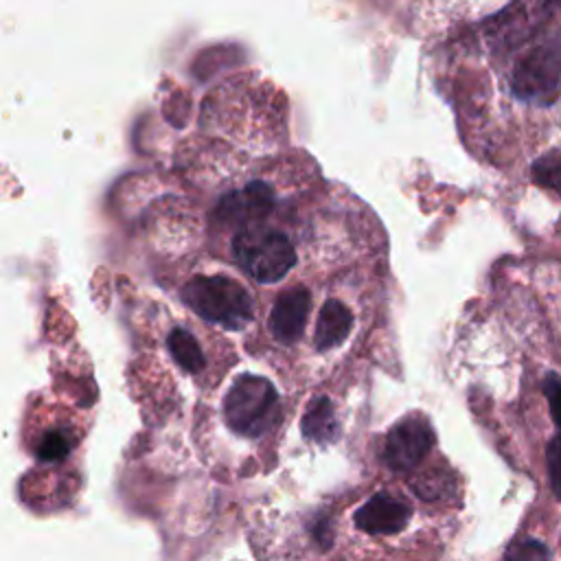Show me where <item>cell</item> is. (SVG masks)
Returning a JSON list of instances; mask_svg holds the SVG:
<instances>
[{"label": "cell", "mask_w": 561, "mask_h": 561, "mask_svg": "<svg viewBox=\"0 0 561 561\" xmlns=\"http://www.w3.org/2000/svg\"><path fill=\"white\" fill-rule=\"evenodd\" d=\"M434 430L421 414H408L397 421L383 440V462L390 471L405 473L421 465L434 447Z\"/></svg>", "instance_id": "obj_4"}, {"label": "cell", "mask_w": 561, "mask_h": 561, "mask_svg": "<svg viewBox=\"0 0 561 561\" xmlns=\"http://www.w3.org/2000/svg\"><path fill=\"white\" fill-rule=\"evenodd\" d=\"M72 432L66 427H50L39 434L35 443V456L44 462H59L72 451Z\"/></svg>", "instance_id": "obj_8"}, {"label": "cell", "mask_w": 561, "mask_h": 561, "mask_svg": "<svg viewBox=\"0 0 561 561\" xmlns=\"http://www.w3.org/2000/svg\"><path fill=\"white\" fill-rule=\"evenodd\" d=\"M550 7H557V9H561V0H546Z\"/></svg>", "instance_id": "obj_13"}, {"label": "cell", "mask_w": 561, "mask_h": 561, "mask_svg": "<svg viewBox=\"0 0 561 561\" xmlns=\"http://www.w3.org/2000/svg\"><path fill=\"white\" fill-rule=\"evenodd\" d=\"M561 88V31L533 46L513 68L511 92L526 103H548Z\"/></svg>", "instance_id": "obj_3"}, {"label": "cell", "mask_w": 561, "mask_h": 561, "mask_svg": "<svg viewBox=\"0 0 561 561\" xmlns=\"http://www.w3.org/2000/svg\"><path fill=\"white\" fill-rule=\"evenodd\" d=\"M504 561H550V550L539 539L519 537L508 543Z\"/></svg>", "instance_id": "obj_10"}, {"label": "cell", "mask_w": 561, "mask_h": 561, "mask_svg": "<svg viewBox=\"0 0 561 561\" xmlns=\"http://www.w3.org/2000/svg\"><path fill=\"white\" fill-rule=\"evenodd\" d=\"M412 519V504L405 495L381 489L368 495L353 513V526L368 537H394Z\"/></svg>", "instance_id": "obj_5"}, {"label": "cell", "mask_w": 561, "mask_h": 561, "mask_svg": "<svg viewBox=\"0 0 561 561\" xmlns=\"http://www.w3.org/2000/svg\"><path fill=\"white\" fill-rule=\"evenodd\" d=\"M278 392L259 375H241L224 397V419L237 434L263 436L278 416Z\"/></svg>", "instance_id": "obj_2"}, {"label": "cell", "mask_w": 561, "mask_h": 561, "mask_svg": "<svg viewBox=\"0 0 561 561\" xmlns=\"http://www.w3.org/2000/svg\"><path fill=\"white\" fill-rule=\"evenodd\" d=\"M530 175H533L535 184H539L561 197V149L539 156L530 167Z\"/></svg>", "instance_id": "obj_9"}, {"label": "cell", "mask_w": 561, "mask_h": 561, "mask_svg": "<svg viewBox=\"0 0 561 561\" xmlns=\"http://www.w3.org/2000/svg\"><path fill=\"white\" fill-rule=\"evenodd\" d=\"M543 394L548 399V408L552 414V421L561 430V377L554 373H548L543 379Z\"/></svg>", "instance_id": "obj_12"}, {"label": "cell", "mask_w": 561, "mask_h": 561, "mask_svg": "<svg viewBox=\"0 0 561 561\" xmlns=\"http://www.w3.org/2000/svg\"><path fill=\"white\" fill-rule=\"evenodd\" d=\"M302 434L316 443H331L340 434L333 403L327 397H318L302 414Z\"/></svg>", "instance_id": "obj_7"}, {"label": "cell", "mask_w": 561, "mask_h": 561, "mask_svg": "<svg viewBox=\"0 0 561 561\" xmlns=\"http://www.w3.org/2000/svg\"><path fill=\"white\" fill-rule=\"evenodd\" d=\"M256 101H206L184 167L193 208L164 204L149 241L162 265L239 283L276 348L309 342L316 355H333L381 296L383 239L368 210L289 147L278 116Z\"/></svg>", "instance_id": "obj_1"}, {"label": "cell", "mask_w": 561, "mask_h": 561, "mask_svg": "<svg viewBox=\"0 0 561 561\" xmlns=\"http://www.w3.org/2000/svg\"><path fill=\"white\" fill-rule=\"evenodd\" d=\"M546 465H548L550 489L554 497L561 500V432L554 434L546 447Z\"/></svg>", "instance_id": "obj_11"}, {"label": "cell", "mask_w": 561, "mask_h": 561, "mask_svg": "<svg viewBox=\"0 0 561 561\" xmlns=\"http://www.w3.org/2000/svg\"><path fill=\"white\" fill-rule=\"evenodd\" d=\"M164 346L171 359L188 375H202L208 366L206 346L199 333L188 324H175L164 337Z\"/></svg>", "instance_id": "obj_6"}]
</instances>
